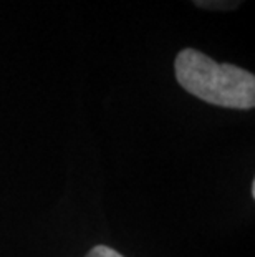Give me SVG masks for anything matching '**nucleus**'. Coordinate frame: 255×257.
Listing matches in <instances>:
<instances>
[{
  "label": "nucleus",
  "instance_id": "f257e3e1",
  "mask_svg": "<svg viewBox=\"0 0 255 257\" xmlns=\"http://www.w3.org/2000/svg\"><path fill=\"white\" fill-rule=\"evenodd\" d=\"M176 80L187 93L210 105L234 110L255 106V76L230 63H217L196 48L177 53Z\"/></svg>",
  "mask_w": 255,
  "mask_h": 257
},
{
  "label": "nucleus",
  "instance_id": "f03ea898",
  "mask_svg": "<svg viewBox=\"0 0 255 257\" xmlns=\"http://www.w3.org/2000/svg\"><path fill=\"white\" fill-rule=\"evenodd\" d=\"M192 4L205 10H235L243 4V0H192Z\"/></svg>",
  "mask_w": 255,
  "mask_h": 257
},
{
  "label": "nucleus",
  "instance_id": "7ed1b4c3",
  "mask_svg": "<svg viewBox=\"0 0 255 257\" xmlns=\"http://www.w3.org/2000/svg\"><path fill=\"white\" fill-rule=\"evenodd\" d=\"M85 257H123L115 249L108 247V245H95Z\"/></svg>",
  "mask_w": 255,
  "mask_h": 257
},
{
  "label": "nucleus",
  "instance_id": "20e7f679",
  "mask_svg": "<svg viewBox=\"0 0 255 257\" xmlns=\"http://www.w3.org/2000/svg\"><path fill=\"white\" fill-rule=\"evenodd\" d=\"M252 198H255V181H252Z\"/></svg>",
  "mask_w": 255,
  "mask_h": 257
}]
</instances>
